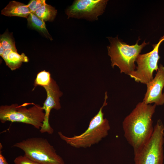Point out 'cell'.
Listing matches in <instances>:
<instances>
[{
    "label": "cell",
    "instance_id": "7",
    "mask_svg": "<svg viewBox=\"0 0 164 164\" xmlns=\"http://www.w3.org/2000/svg\"><path fill=\"white\" fill-rule=\"evenodd\" d=\"M164 41V34L157 43L152 45L153 49L144 54H139L136 60V70L129 75L135 81L146 84L153 78V73L159 69L158 62L160 56L159 54V46Z\"/></svg>",
    "mask_w": 164,
    "mask_h": 164
},
{
    "label": "cell",
    "instance_id": "17",
    "mask_svg": "<svg viewBox=\"0 0 164 164\" xmlns=\"http://www.w3.org/2000/svg\"><path fill=\"white\" fill-rule=\"evenodd\" d=\"M46 3V1L45 0H32L29 1L27 5L31 12L34 13Z\"/></svg>",
    "mask_w": 164,
    "mask_h": 164
},
{
    "label": "cell",
    "instance_id": "18",
    "mask_svg": "<svg viewBox=\"0 0 164 164\" xmlns=\"http://www.w3.org/2000/svg\"><path fill=\"white\" fill-rule=\"evenodd\" d=\"M15 164H39L28 158L25 155H19L14 160Z\"/></svg>",
    "mask_w": 164,
    "mask_h": 164
},
{
    "label": "cell",
    "instance_id": "5",
    "mask_svg": "<svg viewBox=\"0 0 164 164\" xmlns=\"http://www.w3.org/2000/svg\"><path fill=\"white\" fill-rule=\"evenodd\" d=\"M29 103L21 105L13 104L0 107V120L3 123L6 121L20 122L29 124L37 129H40L43 125L45 112L42 107L33 103L29 108L26 106Z\"/></svg>",
    "mask_w": 164,
    "mask_h": 164
},
{
    "label": "cell",
    "instance_id": "11",
    "mask_svg": "<svg viewBox=\"0 0 164 164\" xmlns=\"http://www.w3.org/2000/svg\"><path fill=\"white\" fill-rule=\"evenodd\" d=\"M31 13L27 5L14 1H10L1 11V14L8 16H18L27 19Z\"/></svg>",
    "mask_w": 164,
    "mask_h": 164
},
{
    "label": "cell",
    "instance_id": "2",
    "mask_svg": "<svg viewBox=\"0 0 164 164\" xmlns=\"http://www.w3.org/2000/svg\"><path fill=\"white\" fill-rule=\"evenodd\" d=\"M108 98L107 92L106 91L103 105L97 114L92 118L88 128L84 132L79 135L68 137L59 132L58 134L60 138L70 146L79 148L90 147L106 137L108 135L110 126L108 121L104 118L102 109L107 104Z\"/></svg>",
    "mask_w": 164,
    "mask_h": 164
},
{
    "label": "cell",
    "instance_id": "14",
    "mask_svg": "<svg viewBox=\"0 0 164 164\" xmlns=\"http://www.w3.org/2000/svg\"><path fill=\"white\" fill-rule=\"evenodd\" d=\"M57 13V10L52 6L46 3L34 13L39 18L45 21H52Z\"/></svg>",
    "mask_w": 164,
    "mask_h": 164
},
{
    "label": "cell",
    "instance_id": "4",
    "mask_svg": "<svg viewBox=\"0 0 164 164\" xmlns=\"http://www.w3.org/2000/svg\"><path fill=\"white\" fill-rule=\"evenodd\" d=\"M13 147L21 149L24 155L39 164H65L53 146L43 138H29L15 143Z\"/></svg>",
    "mask_w": 164,
    "mask_h": 164
},
{
    "label": "cell",
    "instance_id": "15",
    "mask_svg": "<svg viewBox=\"0 0 164 164\" xmlns=\"http://www.w3.org/2000/svg\"><path fill=\"white\" fill-rule=\"evenodd\" d=\"M52 78L50 73L45 70L38 73L35 80L34 87L32 90L37 86L43 87L48 86L50 83Z\"/></svg>",
    "mask_w": 164,
    "mask_h": 164
},
{
    "label": "cell",
    "instance_id": "20",
    "mask_svg": "<svg viewBox=\"0 0 164 164\" xmlns=\"http://www.w3.org/2000/svg\"><path fill=\"white\" fill-rule=\"evenodd\" d=\"M5 50L1 44H0V55L1 56Z\"/></svg>",
    "mask_w": 164,
    "mask_h": 164
},
{
    "label": "cell",
    "instance_id": "16",
    "mask_svg": "<svg viewBox=\"0 0 164 164\" xmlns=\"http://www.w3.org/2000/svg\"><path fill=\"white\" fill-rule=\"evenodd\" d=\"M0 44L5 50H9L17 51L15 42L11 35L5 32L0 35Z\"/></svg>",
    "mask_w": 164,
    "mask_h": 164
},
{
    "label": "cell",
    "instance_id": "9",
    "mask_svg": "<svg viewBox=\"0 0 164 164\" xmlns=\"http://www.w3.org/2000/svg\"><path fill=\"white\" fill-rule=\"evenodd\" d=\"M43 87L46 91L47 97L42 107L44 111L45 116L40 132L42 133L46 132L51 134L53 133L54 130L49 123L50 111L53 109L58 110L61 108L60 99L63 93L60 90L56 82L52 78L50 84Z\"/></svg>",
    "mask_w": 164,
    "mask_h": 164
},
{
    "label": "cell",
    "instance_id": "19",
    "mask_svg": "<svg viewBox=\"0 0 164 164\" xmlns=\"http://www.w3.org/2000/svg\"><path fill=\"white\" fill-rule=\"evenodd\" d=\"M2 148V145L1 143H0V164H8V163L5 157L2 155L1 149Z\"/></svg>",
    "mask_w": 164,
    "mask_h": 164
},
{
    "label": "cell",
    "instance_id": "10",
    "mask_svg": "<svg viewBox=\"0 0 164 164\" xmlns=\"http://www.w3.org/2000/svg\"><path fill=\"white\" fill-rule=\"evenodd\" d=\"M147 90L143 102L147 104L154 103L156 105L164 104V66L160 64L155 76L146 84Z\"/></svg>",
    "mask_w": 164,
    "mask_h": 164
},
{
    "label": "cell",
    "instance_id": "1",
    "mask_svg": "<svg viewBox=\"0 0 164 164\" xmlns=\"http://www.w3.org/2000/svg\"><path fill=\"white\" fill-rule=\"evenodd\" d=\"M156 106L155 104L139 102L123 121L124 136L134 152L141 149L152 134L154 127L152 117Z\"/></svg>",
    "mask_w": 164,
    "mask_h": 164
},
{
    "label": "cell",
    "instance_id": "3",
    "mask_svg": "<svg viewBox=\"0 0 164 164\" xmlns=\"http://www.w3.org/2000/svg\"><path fill=\"white\" fill-rule=\"evenodd\" d=\"M110 42L107 46L108 54L110 56L112 68L118 67L121 73L129 75L136 68L135 62L143 48L149 43L145 40L141 45L138 42L141 39L139 37L136 43L132 45L127 44L118 38L108 37Z\"/></svg>",
    "mask_w": 164,
    "mask_h": 164
},
{
    "label": "cell",
    "instance_id": "6",
    "mask_svg": "<svg viewBox=\"0 0 164 164\" xmlns=\"http://www.w3.org/2000/svg\"><path fill=\"white\" fill-rule=\"evenodd\" d=\"M164 142V125L159 119L148 141L141 149L134 152L135 164H163Z\"/></svg>",
    "mask_w": 164,
    "mask_h": 164
},
{
    "label": "cell",
    "instance_id": "8",
    "mask_svg": "<svg viewBox=\"0 0 164 164\" xmlns=\"http://www.w3.org/2000/svg\"><path fill=\"white\" fill-rule=\"evenodd\" d=\"M108 0H76L66 10L69 18L97 20L104 12Z\"/></svg>",
    "mask_w": 164,
    "mask_h": 164
},
{
    "label": "cell",
    "instance_id": "13",
    "mask_svg": "<svg viewBox=\"0 0 164 164\" xmlns=\"http://www.w3.org/2000/svg\"><path fill=\"white\" fill-rule=\"evenodd\" d=\"M27 19L28 24L29 26L40 31L51 40H53L46 28L45 22L43 20L38 17L34 13L32 12Z\"/></svg>",
    "mask_w": 164,
    "mask_h": 164
},
{
    "label": "cell",
    "instance_id": "12",
    "mask_svg": "<svg viewBox=\"0 0 164 164\" xmlns=\"http://www.w3.org/2000/svg\"><path fill=\"white\" fill-rule=\"evenodd\" d=\"M4 59L6 65L12 70L19 68L23 62H28V58L23 53L21 54L17 51L12 50H5L1 56Z\"/></svg>",
    "mask_w": 164,
    "mask_h": 164
}]
</instances>
